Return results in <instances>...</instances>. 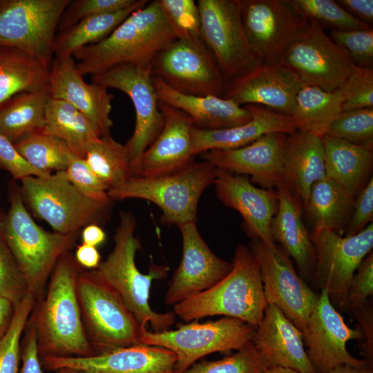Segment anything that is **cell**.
<instances>
[{
    "label": "cell",
    "mask_w": 373,
    "mask_h": 373,
    "mask_svg": "<svg viewBox=\"0 0 373 373\" xmlns=\"http://www.w3.org/2000/svg\"><path fill=\"white\" fill-rule=\"evenodd\" d=\"M77 265L68 251L62 254L50 274L45 296L36 300L29 320L35 329L40 358L96 354L82 321L77 293Z\"/></svg>",
    "instance_id": "cell-1"
},
{
    "label": "cell",
    "mask_w": 373,
    "mask_h": 373,
    "mask_svg": "<svg viewBox=\"0 0 373 373\" xmlns=\"http://www.w3.org/2000/svg\"><path fill=\"white\" fill-rule=\"evenodd\" d=\"M177 38L158 0H154L132 12L104 39L73 57L83 77L123 64L151 67L159 52Z\"/></svg>",
    "instance_id": "cell-2"
},
{
    "label": "cell",
    "mask_w": 373,
    "mask_h": 373,
    "mask_svg": "<svg viewBox=\"0 0 373 373\" xmlns=\"http://www.w3.org/2000/svg\"><path fill=\"white\" fill-rule=\"evenodd\" d=\"M229 273L209 289L173 305L184 321L218 315L258 327L267 305L259 263L250 248L239 245Z\"/></svg>",
    "instance_id": "cell-3"
},
{
    "label": "cell",
    "mask_w": 373,
    "mask_h": 373,
    "mask_svg": "<svg viewBox=\"0 0 373 373\" xmlns=\"http://www.w3.org/2000/svg\"><path fill=\"white\" fill-rule=\"evenodd\" d=\"M136 226V220L131 213L120 212L113 248L94 270L119 294L143 328H146L148 324L153 332L167 330L174 323L175 315L173 312L154 311L149 298L153 280L165 276L168 267L153 265L148 274L140 272L135 263L136 253L142 247L135 236Z\"/></svg>",
    "instance_id": "cell-4"
},
{
    "label": "cell",
    "mask_w": 373,
    "mask_h": 373,
    "mask_svg": "<svg viewBox=\"0 0 373 373\" xmlns=\"http://www.w3.org/2000/svg\"><path fill=\"white\" fill-rule=\"evenodd\" d=\"M9 197L10 209L0 222V232L26 278L29 293L38 300L59 258L73 247L77 234L49 232L38 225L15 182L10 184Z\"/></svg>",
    "instance_id": "cell-5"
},
{
    "label": "cell",
    "mask_w": 373,
    "mask_h": 373,
    "mask_svg": "<svg viewBox=\"0 0 373 373\" xmlns=\"http://www.w3.org/2000/svg\"><path fill=\"white\" fill-rule=\"evenodd\" d=\"M217 168L203 160L192 161L175 172L153 177H131L122 185L107 191L110 200L140 198L162 210L161 222L178 227L195 222L200 198L214 183Z\"/></svg>",
    "instance_id": "cell-6"
},
{
    "label": "cell",
    "mask_w": 373,
    "mask_h": 373,
    "mask_svg": "<svg viewBox=\"0 0 373 373\" xmlns=\"http://www.w3.org/2000/svg\"><path fill=\"white\" fill-rule=\"evenodd\" d=\"M77 293L84 328L96 354L141 344L146 328L94 269L79 271Z\"/></svg>",
    "instance_id": "cell-7"
},
{
    "label": "cell",
    "mask_w": 373,
    "mask_h": 373,
    "mask_svg": "<svg viewBox=\"0 0 373 373\" xmlns=\"http://www.w3.org/2000/svg\"><path fill=\"white\" fill-rule=\"evenodd\" d=\"M23 202L35 216L62 234H77L81 228L104 222L110 203L89 199L68 181L64 171L46 178L28 176L21 180Z\"/></svg>",
    "instance_id": "cell-8"
},
{
    "label": "cell",
    "mask_w": 373,
    "mask_h": 373,
    "mask_svg": "<svg viewBox=\"0 0 373 373\" xmlns=\"http://www.w3.org/2000/svg\"><path fill=\"white\" fill-rule=\"evenodd\" d=\"M256 327L241 320L223 317L216 321L180 324L177 329L153 332L145 329L140 343L173 352L177 358L175 373H183L201 358L215 352L238 350L251 342Z\"/></svg>",
    "instance_id": "cell-9"
},
{
    "label": "cell",
    "mask_w": 373,
    "mask_h": 373,
    "mask_svg": "<svg viewBox=\"0 0 373 373\" xmlns=\"http://www.w3.org/2000/svg\"><path fill=\"white\" fill-rule=\"evenodd\" d=\"M200 36L227 82L262 64L242 22L238 0H198Z\"/></svg>",
    "instance_id": "cell-10"
},
{
    "label": "cell",
    "mask_w": 373,
    "mask_h": 373,
    "mask_svg": "<svg viewBox=\"0 0 373 373\" xmlns=\"http://www.w3.org/2000/svg\"><path fill=\"white\" fill-rule=\"evenodd\" d=\"M70 0H0V46L23 50L50 68L60 19Z\"/></svg>",
    "instance_id": "cell-11"
},
{
    "label": "cell",
    "mask_w": 373,
    "mask_h": 373,
    "mask_svg": "<svg viewBox=\"0 0 373 373\" xmlns=\"http://www.w3.org/2000/svg\"><path fill=\"white\" fill-rule=\"evenodd\" d=\"M91 79L93 83L107 88L124 92L133 102L135 112V128L125 146L128 153L132 177H136L144 153L160 133L164 122L153 84L151 67L119 65L91 76Z\"/></svg>",
    "instance_id": "cell-12"
},
{
    "label": "cell",
    "mask_w": 373,
    "mask_h": 373,
    "mask_svg": "<svg viewBox=\"0 0 373 373\" xmlns=\"http://www.w3.org/2000/svg\"><path fill=\"white\" fill-rule=\"evenodd\" d=\"M316 262L314 287L325 290L333 306L345 309L352 278L363 260L372 251V222L358 233L343 236L330 230L313 231Z\"/></svg>",
    "instance_id": "cell-13"
},
{
    "label": "cell",
    "mask_w": 373,
    "mask_h": 373,
    "mask_svg": "<svg viewBox=\"0 0 373 373\" xmlns=\"http://www.w3.org/2000/svg\"><path fill=\"white\" fill-rule=\"evenodd\" d=\"M300 37L280 57L278 64L294 73L303 85L326 91L338 90L356 68L341 47L312 20Z\"/></svg>",
    "instance_id": "cell-14"
},
{
    "label": "cell",
    "mask_w": 373,
    "mask_h": 373,
    "mask_svg": "<svg viewBox=\"0 0 373 373\" xmlns=\"http://www.w3.org/2000/svg\"><path fill=\"white\" fill-rule=\"evenodd\" d=\"M151 73L173 90L194 96L223 97L227 84L202 39H175L157 55Z\"/></svg>",
    "instance_id": "cell-15"
},
{
    "label": "cell",
    "mask_w": 373,
    "mask_h": 373,
    "mask_svg": "<svg viewBox=\"0 0 373 373\" xmlns=\"http://www.w3.org/2000/svg\"><path fill=\"white\" fill-rule=\"evenodd\" d=\"M247 38L262 64L278 63L309 21L289 0H238Z\"/></svg>",
    "instance_id": "cell-16"
},
{
    "label": "cell",
    "mask_w": 373,
    "mask_h": 373,
    "mask_svg": "<svg viewBox=\"0 0 373 373\" xmlns=\"http://www.w3.org/2000/svg\"><path fill=\"white\" fill-rule=\"evenodd\" d=\"M249 247L260 265L267 305L276 306L303 332L319 294L297 274L289 257L280 246L272 249L263 242L253 239Z\"/></svg>",
    "instance_id": "cell-17"
},
{
    "label": "cell",
    "mask_w": 373,
    "mask_h": 373,
    "mask_svg": "<svg viewBox=\"0 0 373 373\" xmlns=\"http://www.w3.org/2000/svg\"><path fill=\"white\" fill-rule=\"evenodd\" d=\"M303 334L307 346L305 352L315 373H327L341 364L372 368L365 360L354 358L347 351V342L364 339L363 334L346 325L325 290H321Z\"/></svg>",
    "instance_id": "cell-18"
},
{
    "label": "cell",
    "mask_w": 373,
    "mask_h": 373,
    "mask_svg": "<svg viewBox=\"0 0 373 373\" xmlns=\"http://www.w3.org/2000/svg\"><path fill=\"white\" fill-rule=\"evenodd\" d=\"M182 256L168 284L166 305H174L207 290L227 276L233 263L217 256L202 238L195 222L178 226Z\"/></svg>",
    "instance_id": "cell-19"
},
{
    "label": "cell",
    "mask_w": 373,
    "mask_h": 373,
    "mask_svg": "<svg viewBox=\"0 0 373 373\" xmlns=\"http://www.w3.org/2000/svg\"><path fill=\"white\" fill-rule=\"evenodd\" d=\"M42 367L56 371L68 368L78 373H175V354L164 347L138 344L90 356L40 358Z\"/></svg>",
    "instance_id": "cell-20"
},
{
    "label": "cell",
    "mask_w": 373,
    "mask_h": 373,
    "mask_svg": "<svg viewBox=\"0 0 373 373\" xmlns=\"http://www.w3.org/2000/svg\"><path fill=\"white\" fill-rule=\"evenodd\" d=\"M287 134L270 133L251 143L233 149H212L200 154L218 169L240 175H250L263 189L284 184L283 152Z\"/></svg>",
    "instance_id": "cell-21"
},
{
    "label": "cell",
    "mask_w": 373,
    "mask_h": 373,
    "mask_svg": "<svg viewBox=\"0 0 373 373\" xmlns=\"http://www.w3.org/2000/svg\"><path fill=\"white\" fill-rule=\"evenodd\" d=\"M213 184L220 200L242 216L247 234L275 249L271 223L278 207L276 191L257 187L245 175L218 168Z\"/></svg>",
    "instance_id": "cell-22"
},
{
    "label": "cell",
    "mask_w": 373,
    "mask_h": 373,
    "mask_svg": "<svg viewBox=\"0 0 373 373\" xmlns=\"http://www.w3.org/2000/svg\"><path fill=\"white\" fill-rule=\"evenodd\" d=\"M303 86L297 76L283 65L262 63L227 82L223 97L240 106L260 105L291 116L296 95Z\"/></svg>",
    "instance_id": "cell-23"
},
{
    "label": "cell",
    "mask_w": 373,
    "mask_h": 373,
    "mask_svg": "<svg viewBox=\"0 0 373 373\" xmlns=\"http://www.w3.org/2000/svg\"><path fill=\"white\" fill-rule=\"evenodd\" d=\"M78 71L73 56L55 57L50 70L49 97L65 101L84 114L100 131L110 135L114 96L104 86L88 84Z\"/></svg>",
    "instance_id": "cell-24"
},
{
    "label": "cell",
    "mask_w": 373,
    "mask_h": 373,
    "mask_svg": "<svg viewBox=\"0 0 373 373\" xmlns=\"http://www.w3.org/2000/svg\"><path fill=\"white\" fill-rule=\"evenodd\" d=\"M158 106L164 116V126L144 153L137 176L153 177L175 172L193 161L195 157L191 140L193 119L180 109L160 102Z\"/></svg>",
    "instance_id": "cell-25"
},
{
    "label": "cell",
    "mask_w": 373,
    "mask_h": 373,
    "mask_svg": "<svg viewBox=\"0 0 373 373\" xmlns=\"http://www.w3.org/2000/svg\"><path fill=\"white\" fill-rule=\"evenodd\" d=\"M303 332L275 305L268 304L251 343L267 368L282 367L315 373L304 348Z\"/></svg>",
    "instance_id": "cell-26"
},
{
    "label": "cell",
    "mask_w": 373,
    "mask_h": 373,
    "mask_svg": "<svg viewBox=\"0 0 373 373\" xmlns=\"http://www.w3.org/2000/svg\"><path fill=\"white\" fill-rule=\"evenodd\" d=\"M245 106L250 111L252 118L244 124L213 131L193 126L191 140L194 156L212 149L240 148L267 133L289 134L298 129L296 122L290 115L276 113L260 105Z\"/></svg>",
    "instance_id": "cell-27"
},
{
    "label": "cell",
    "mask_w": 373,
    "mask_h": 373,
    "mask_svg": "<svg viewBox=\"0 0 373 373\" xmlns=\"http://www.w3.org/2000/svg\"><path fill=\"white\" fill-rule=\"evenodd\" d=\"M153 84L158 101L186 113L196 128L208 131L229 128L244 124L252 118L245 105L240 106L229 99L182 94L153 75Z\"/></svg>",
    "instance_id": "cell-28"
},
{
    "label": "cell",
    "mask_w": 373,
    "mask_h": 373,
    "mask_svg": "<svg viewBox=\"0 0 373 373\" xmlns=\"http://www.w3.org/2000/svg\"><path fill=\"white\" fill-rule=\"evenodd\" d=\"M276 191L278 207L271 223L272 238L294 259L298 275L303 279H312L316 251L303 222L300 202L285 184L276 188Z\"/></svg>",
    "instance_id": "cell-29"
},
{
    "label": "cell",
    "mask_w": 373,
    "mask_h": 373,
    "mask_svg": "<svg viewBox=\"0 0 373 373\" xmlns=\"http://www.w3.org/2000/svg\"><path fill=\"white\" fill-rule=\"evenodd\" d=\"M283 166L284 184L305 207L312 186L326 177L321 137L300 129L287 134Z\"/></svg>",
    "instance_id": "cell-30"
},
{
    "label": "cell",
    "mask_w": 373,
    "mask_h": 373,
    "mask_svg": "<svg viewBox=\"0 0 373 373\" xmlns=\"http://www.w3.org/2000/svg\"><path fill=\"white\" fill-rule=\"evenodd\" d=\"M326 177L356 198L368 182L373 166V149L324 135Z\"/></svg>",
    "instance_id": "cell-31"
},
{
    "label": "cell",
    "mask_w": 373,
    "mask_h": 373,
    "mask_svg": "<svg viewBox=\"0 0 373 373\" xmlns=\"http://www.w3.org/2000/svg\"><path fill=\"white\" fill-rule=\"evenodd\" d=\"M50 70L23 50L0 46V107L19 94L48 89Z\"/></svg>",
    "instance_id": "cell-32"
},
{
    "label": "cell",
    "mask_w": 373,
    "mask_h": 373,
    "mask_svg": "<svg viewBox=\"0 0 373 373\" xmlns=\"http://www.w3.org/2000/svg\"><path fill=\"white\" fill-rule=\"evenodd\" d=\"M41 132L63 141L75 155L82 158L89 144L102 136L97 127L73 106L50 97Z\"/></svg>",
    "instance_id": "cell-33"
},
{
    "label": "cell",
    "mask_w": 373,
    "mask_h": 373,
    "mask_svg": "<svg viewBox=\"0 0 373 373\" xmlns=\"http://www.w3.org/2000/svg\"><path fill=\"white\" fill-rule=\"evenodd\" d=\"M354 199L327 177L316 181L305 207L313 231L330 230L342 235L352 213Z\"/></svg>",
    "instance_id": "cell-34"
},
{
    "label": "cell",
    "mask_w": 373,
    "mask_h": 373,
    "mask_svg": "<svg viewBox=\"0 0 373 373\" xmlns=\"http://www.w3.org/2000/svg\"><path fill=\"white\" fill-rule=\"evenodd\" d=\"M343 97L339 90L326 91L303 85L295 99L291 114L298 129L322 137L343 112Z\"/></svg>",
    "instance_id": "cell-35"
},
{
    "label": "cell",
    "mask_w": 373,
    "mask_h": 373,
    "mask_svg": "<svg viewBox=\"0 0 373 373\" xmlns=\"http://www.w3.org/2000/svg\"><path fill=\"white\" fill-rule=\"evenodd\" d=\"M149 1L138 0L135 5L122 10L88 17L59 31L53 44L55 57L73 56L78 50L101 41L132 12L145 6Z\"/></svg>",
    "instance_id": "cell-36"
},
{
    "label": "cell",
    "mask_w": 373,
    "mask_h": 373,
    "mask_svg": "<svg viewBox=\"0 0 373 373\" xmlns=\"http://www.w3.org/2000/svg\"><path fill=\"white\" fill-rule=\"evenodd\" d=\"M49 98L48 89L19 94L0 107V133L15 144L41 132Z\"/></svg>",
    "instance_id": "cell-37"
},
{
    "label": "cell",
    "mask_w": 373,
    "mask_h": 373,
    "mask_svg": "<svg viewBox=\"0 0 373 373\" xmlns=\"http://www.w3.org/2000/svg\"><path fill=\"white\" fill-rule=\"evenodd\" d=\"M84 160L108 190L122 185L132 177L125 144L115 141L111 135L102 136L90 143Z\"/></svg>",
    "instance_id": "cell-38"
},
{
    "label": "cell",
    "mask_w": 373,
    "mask_h": 373,
    "mask_svg": "<svg viewBox=\"0 0 373 373\" xmlns=\"http://www.w3.org/2000/svg\"><path fill=\"white\" fill-rule=\"evenodd\" d=\"M14 146L30 165L48 173L65 171L73 153L65 142L41 132L30 134Z\"/></svg>",
    "instance_id": "cell-39"
},
{
    "label": "cell",
    "mask_w": 373,
    "mask_h": 373,
    "mask_svg": "<svg viewBox=\"0 0 373 373\" xmlns=\"http://www.w3.org/2000/svg\"><path fill=\"white\" fill-rule=\"evenodd\" d=\"M35 302V297L29 293L14 306L10 325L0 338V373L19 372L21 359L20 339Z\"/></svg>",
    "instance_id": "cell-40"
},
{
    "label": "cell",
    "mask_w": 373,
    "mask_h": 373,
    "mask_svg": "<svg viewBox=\"0 0 373 373\" xmlns=\"http://www.w3.org/2000/svg\"><path fill=\"white\" fill-rule=\"evenodd\" d=\"M291 5L307 20L332 30H352L372 28L360 21L333 0H289Z\"/></svg>",
    "instance_id": "cell-41"
},
{
    "label": "cell",
    "mask_w": 373,
    "mask_h": 373,
    "mask_svg": "<svg viewBox=\"0 0 373 373\" xmlns=\"http://www.w3.org/2000/svg\"><path fill=\"white\" fill-rule=\"evenodd\" d=\"M326 135L373 149V108L342 112Z\"/></svg>",
    "instance_id": "cell-42"
},
{
    "label": "cell",
    "mask_w": 373,
    "mask_h": 373,
    "mask_svg": "<svg viewBox=\"0 0 373 373\" xmlns=\"http://www.w3.org/2000/svg\"><path fill=\"white\" fill-rule=\"evenodd\" d=\"M218 361L196 362L183 373H265L267 367L251 342Z\"/></svg>",
    "instance_id": "cell-43"
},
{
    "label": "cell",
    "mask_w": 373,
    "mask_h": 373,
    "mask_svg": "<svg viewBox=\"0 0 373 373\" xmlns=\"http://www.w3.org/2000/svg\"><path fill=\"white\" fill-rule=\"evenodd\" d=\"M178 39H200V17L194 0H158Z\"/></svg>",
    "instance_id": "cell-44"
},
{
    "label": "cell",
    "mask_w": 373,
    "mask_h": 373,
    "mask_svg": "<svg viewBox=\"0 0 373 373\" xmlns=\"http://www.w3.org/2000/svg\"><path fill=\"white\" fill-rule=\"evenodd\" d=\"M28 294L26 278L0 232V297L15 306Z\"/></svg>",
    "instance_id": "cell-45"
},
{
    "label": "cell",
    "mask_w": 373,
    "mask_h": 373,
    "mask_svg": "<svg viewBox=\"0 0 373 373\" xmlns=\"http://www.w3.org/2000/svg\"><path fill=\"white\" fill-rule=\"evenodd\" d=\"M343 97V112L373 108V69L354 68L338 89Z\"/></svg>",
    "instance_id": "cell-46"
},
{
    "label": "cell",
    "mask_w": 373,
    "mask_h": 373,
    "mask_svg": "<svg viewBox=\"0 0 373 373\" xmlns=\"http://www.w3.org/2000/svg\"><path fill=\"white\" fill-rule=\"evenodd\" d=\"M64 172L68 181L82 195L99 202L110 203L107 186L90 169L84 158L72 153Z\"/></svg>",
    "instance_id": "cell-47"
},
{
    "label": "cell",
    "mask_w": 373,
    "mask_h": 373,
    "mask_svg": "<svg viewBox=\"0 0 373 373\" xmlns=\"http://www.w3.org/2000/svg\"><path fill=\"white\" fill-rule=\"evenodd\" d=\"M138 0H70L60 19L57 31L67 29L88 17L115 12L135 5Z\"/></svg>",
    "instance_id": "cell-48"
},
{
    "label": "cell",
    "mask_w": 373,
    "mask_h": 373,
    "mask_svg": "<svg viewBox=\"0 0 373 373\" xmlns=\"http://www.w3.org/2000/svg\"><path fill=\"white\" fill-rule=\"evenodd\" d=\"M329 37L348 53L357 67L372 68V28L332 30Z\"/></svg>",
    "instance_id": "cell-49"
},
{
    "label": "cell",
    "mask_w": 373,
    "mask_h": 373,
    "mask_svg": "<svg viewBox=\"0 0 373 373\" xmlns=\"http://www.w3.org/2000/svg\"><path fill=\"white\" fill-rule=\"evenodd\" d=\"M373 294V253L363 260L349 286L346 308L352 311L364 306Z\"/></svg>",
    "instance_id": "cell-50"
},
{
    "label": "cell",
    "mask_w": 373,
    "mask_h": 373,
    "mask_svg": "<svg viewBox=\"0 0 373 373\" xmlns=\"http://www.w3.org/2000/svg\"><path fill=\"white\" fill-rule=\"evenodd\" d=\"M0 167L6 170L15 180L28 176L48 177L52 173L41 171L30 165L17 152L14 144L0 133Z\"/></svg>",
    "instance_id": "cell-51"
},
{
    "label": "cell",
    "mask_w": 373,
    "mask_h": 373,
    "mask_svg": "<svg viewBox=\"0 0 373 373\" xmlns=\"http://www.w3.org/2000/svg\"><path fill=\"white\" fill-rule=\"evenodd\" d=\"M373 218V179H370L358 193L354 202L352 213L345 229V236H354L369 224Z\"/></svg>",
    "instance_id": "cell-52"
},
{
    "label": "cell",
    "mask_w": 373,
    "mask_h": 373,
    "mask_svg": "<svg viewBox=\"0 0 373 373\" xmlns=\"http://www.w3.org/2000/svg\"><path fill=\"white\" fill-rule=\"evenodd\" d=\"M25 331L26 335L21 348L22 363L18 373H44L39 354L35 329L30 320Z\"/></svg>",
    "instance_id": "cell-53"
},
{
    "label": "cell",
    "mask_w": 373,
    "mask_h": 373,
    "mask_svg": "<svg viewBox=\"0 0 373 373\" xmlns=\"http://www.w3.org/2000/svg\"><path fill=\"white\" fill-rule=\"evenodd\" d=\"M336 2L352 17L372 26L373 23L372 0H338Z\"/></svg>",
    "instance_id": "cell-54"
},
{
    "label": "cell",
    "mask_w": 373,
    "mask_h": 373,
    "mask_svg": "<svg viewBox=\"0 0 373 373\" xmlns=\"http://www.w3.org/2000/svg\"><path fill=\"white\" fill-rule=\"evenodd\" d=\"M75 260L84 268L95 269L101 262V256L97 247L82 243L77 247Z\"/></svg>",
    "instance_id": "cell-55"
},
{
    "label": "cell",
    "mask_w": 373,
    "mask_h": 373,
    "mask_svg": "<svg viewBox=\"0 0 373 373\" xmlns=\"http://www.w3.org/2000/svg\"><path fill=\"white\" fill-rule=\"evenodd\" d=\"M82 243L97 247L106 240V233L103 229L97 224H90L83 228L81 233Z\"/></svg>",
    "instance_id": "cell-56"
},
{
    "label": "cell",
    "mask_w": 373,
    "mask_h": 373,
    "mask_svg": "<svg viewBox=\"0 0 373 373\" xmlns=\"http://www.w3.org/2000/svg\"><path fill=\"white\" fill-rule=\"evenodd\" d=\"M13 312V304L9 300L0 297V338L8 329Z\"/></svg>",
    "instance_id": "cell-57"
},
{
    "label": "cell",
    "mask_w": 373,
    "mask_h": 373,
    "mask_svg": "<svg viewBox=\"0 0 373 373\" xmlns=\"http://www.w3.org/2000/svg\"><path fill=\"white\" fill-rule=\"evenodd\" d=\"M327 373H373V370L370 367L357 368L347 364H341L334 367Z\"/></svg>",
    "instance_id": "cell-58"
},
{
    "label": "cell",
    "mask_w": 373,
    "mask_h": 373,
    "mask_svg": "<svg viewBox=\"0 0 373 373\" xmlns=\"http://www.w3.org/2000/svg\"><path fill=\"white\" fill-rule=\"evenodd\" d=\"M265 373H303L290 368L272 367L267 368Z\"/></svg>",
    "instance_id": "cell-59"
},
{
    "label": "cell",
    "mask_w": 373,
    "mask_h": 373,
    "mask_svg": "<svg viewBox=\"0 0 373 373\" xmlns=\"http://www.w3.org/2000/svg\"><path fill=\"white\" fill-rule=\"evenodd\" d=\"M55 373H78L77 371L68 369V368H61L55 371Z\"/></svg>",
    "instance_id": "cell-60"
}]
</instances>
